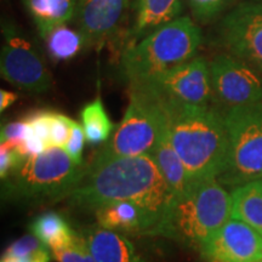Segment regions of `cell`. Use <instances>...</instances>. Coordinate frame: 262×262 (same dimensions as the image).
Wrapping results in <instances>:
<instances>
[{"label":"cell","instance_id":"6da1fadb","mask_svg":"<svg viewBox=\"0 0 262 262\" xmlns=\"http://www.w3.org/2000/svg\"><path fill=\"white\" fill-rule=\"evenodd\" d=\"M170 199L168 185L153 157L140 156L93 159L67 201L74 208L93 211L111 203H134L147 212L155 229Z\"/></svg>","mask_w":262,"mask_h":262},{"label":"cell","instance_id":"7a4b0ae2","mask_svg":"<svg viewBox=\"0 0 262 262\" xmlns=\"http://www.w3.org/2000/svg\"><path fill=\"white\" fill-rule=\"evenodd\" d=\"M156 97L165 117L169 139L185 164L192 183L219 180L227 159L224 113L216 107L176 102L158 95Z\"/></svg>","mask_w":262,"mask_h":262},{"label":"cell","instance_id":"3957f363","mask_svg":"<svg viewBox=\"0 0 262 262\" xmlns=\"http://www.w3.org/2000/svg\"><path fill=\"white\" fill-rule=\"evenodd\" d=\"M231 217V193L217 179L203 180L193 182L182 196L170 201L150 235L201 251Z\"/></svg>","mask_w":262,"mask_h":262},{"label":"cell","instance_id":"277c9868","mask_svg":"<svg viewBox=\"0 0 262 262\" xmlns=\"http://www.w3.org/2000/svg\"><path fill=\"white\" fill-rule=\"evenodd\" d=\"M202 32L189 16L157 29L120 57V74L129 85L148 83L195 58Z\"/></svg>","mask_w":262,"mask_h":262},{"label":"cell","instance_id":"5b68a950","mask_svg":"<svg viewBox=\"0 0 262 262\" xmlns=\"http://www.w3.org/2000/svg\"><path fill=\"white\" fill-rule=\"evenodd\" d=\"M88 165L78 164L61 147H51L28 157L14 173L3 181V194L12 201L40 204L58 202L74 191Z\"/></svg>","mask_w":262,"mask_h":262},{"label":"cell","instance_id":"8992f818","mask_svg":"<svg viewBox=\"0 0 262 262\" xmlns=\"http://www.w3.org/2000/svg\"><path fill=\"white\" fill-rule=\"evenodd\" d=\"M129 95L122 123L94 159L150 156L165 134V117L156 95L136 85Z\"/></svg>","mask_w":262,"mask_h":262},{"label":"cell","instance_id":"52a82bcc","mask_svg":"<svg viewBox=\"0 0 262 262\" xmlns=\"http://www.w3.org/2000/svg\"><path fill=\"white\" fill-rule=\"evenodd\" d=\"M227 159L219 178L237 187L262 179V102L225 110Z\"/></svg>","mask_w":262,"mask_h":262},{"label":"cell","instance_id":"ba28073f","mask_svg":"<svg viewBox=\"0 0 262 262\" xmlns=\"http://www.w3.org/2000/svg\"><path fill=\"white\" fill-rule=\"evenodd\" d=\"M4 44L0 58L2 77L18 89L29 93H45L52 78L39 52L14 25L3 26Z\"/></svg>","mask_w":262,"mask_h":262},{"label":"cell","instance_id":"9c48e42d","mask_svg":"<svg viewBox=\"0 0 262 262\" xmlns=\"http://www.w3.org/2000/svg\"><path fill=\"white\" fill-rule=\"evenodd\" d=\"M217 40L228 54L262 74L261 3H241L225 14L217 26Z\"/></svg>","mask_w":262,"mask_h":262},{"label":"cell","instance_id":"30bf717a","mask_svg":"<svg viewBox=\"0 0 262 262\" xmlns=\"http://www.w3.org/2000/svg\"><path fill=\"white\" fill-rule=\"evenodd\" d=\"M212 98L225 110L262 102V78L255 68L231 54L209 62Z\"/></svg>","mask_w":262,"mask_h":262},{"label":"cell","instance_id":"8fae6325","mask_svg":"<svg viewBox=\"0 0 262 262\" xmlns=\"http://www.w3.org/2000/svg\"><path fill=\"white\" fill-rule=\"evenodd\" d=\"M135 85L146 88L165 100L194 106H210L214 100L209 62L201 57L193 58L155 80Z\"/></svg>","mask_w":262,"mask_h":262},{"label":"cell","instance_id":"7c38bea8","mask_svg":"<svg viewBox=\"0 0 262 262\" xmlns=\"http://www.w3.org/2000/svg\"><path fill=\"white\" fill-rule=\"evenodd\" d=\"M199 254L204 262H257L262 260V235L231 217Z\"/></svg>","mask_w":262,"mask_h":262},{"label":"cell","instance_id":"4fadbf2b","mask_svg":"<svg viewBox=\"0 0 262 262\" xmlns=\"http://www.w3.org/2000/svg\"><path fill=\"white\" fill-rule=\"evenodd\" d=\"M129 4L130 0H79L75 19L88 48L101 49L116 37Z\"/></svg>","mask_w":262,"mask_h":262},{"label":"cell","instance_id":"5bb4252c","mask_svg":"<svg viewBox=\"0 0 262 262\" xmlns=\"http://www.w3.org/2000/svg\"><path fill=\"white\" fill-rule=\"evenodd\" d=\"M185 0H134L133 24L124 37L123 52L157 29L181 17Z\"/></svg>","mask_w":262,"mask_h":262},{"label":"cell","instance_id":"9a60e30c","mask_svg":"<svg viewBox=\"0 0 262 262\" xmlns=\"http://www.w3.org/2000/svg\"><path fill=\"white\" fill-rule=\"evenodd\" d=\"M97 226L117 233L149 235L153 224L147 212L129 202L111 203L94 210Z\"/></svg>","mask_w":262,"mask_h":262},{"label":"cell","instance_id":"2e32d148","mask_svg":"<svg viewBox=\"0 0 262 262\" xmlns=\"http://www.w3.org/2000/svg\"><path fill=\"white\" fill-rule=\"evenodd\" d=\"M96 262H147L126 235L98 226L81 231Z\"/></svg>","mask_w":262,"mask_h":262},{"label":"cell","instance_id":"e0dca14e","mask_svg":"<svg viewBox=\"0 0 262 262\" xmlns=\"http://www.w3.org/2000/svg\"><path fill=\"white\" fill-rule=\"evenodd\" d=\"M150 156L155 159L160 173L168 185L171 199L180 198L185 194L191 187L192 181L185 164L180 158L169 139L168 130L165 131L162 140L159 141L158 146L156 147L155 152Z\"/></svg>","mask_w":262,"mask_h":262},{"label":"cell","instance_id":"ac0fdd59","mask_svg":"<svg viewBox=\"0 0 262 262\" xmlns=\"http://www.w3.org/2000/svg\"><path fill=\"white\" fill-rule=\"evenodd\" d=\"M40 37L44 39L52 29L67 25L75 18L79 0H22Z\"/></svg>","mask_w":262,"mask_h":262},{"label":"cell","instance_id":"d6986e66","mask_svg":"<svg viewBox=\"0 0 262 262\" xmlns=\"http://www.w3.org/2000/svg\"><path fill=\"white\" fill-rule=\"evenodd\" d=\"M231 198L232 219L243 221L262 235V179L234 187Z\"/></svg>","mask_w":262,"mask_h":262},{"label":"cell","instance_id":"ffe728a7","mask_svg":"<svg viewBox=\"0 0 262 262\" xmlns=\"http://www.w3.org/2000/svg\"><path fill=\"white\" fill-rule=\"evenodd\" d=\"M32 234L38 237L50 249L64 247L73 241L75 231L63 216L54 211L44 212L29 225Z\"/></svg>","mask_w":262,"mask_h":262},{"label":"cell","instance_id":"44dd1931","mask_svg":"<svg viewBox=\"0 0 262 262\" xmlns=\"http://www.w3.org/2000/svg\"><path fill=\"white\" fill-rule=\"evenodd\" d=\"M49 57L55 62H66L77 57L85 48L86 40L79 29L62 25L54 28L44 38Z\"/></svg>","mask_w":262,"mask_h":262},{"label":"cell","instance_id":"7402d4cb","mask_svg":"<svg viewBox=\"0 0 262 262\" xmlns=\"http://www.w3.org/2000/svg\"><path fill=\"white\" fill-rule=\"evenodd\" d=\"M80 118L85 137L90 145L97 146L107 141L114 130L112 120L108 117L100 97L91 101L81 110Z\"/></svg>","mask_w":262,"mask_h":262},{"label":"cell","instance_id":"603a6c76","mask_svg":"<svg viewBox=\"0 0 262 262\" xmlns=\"http://www.w3.org/2000/svg\"><path fill=\"white\" fill-rule=\"evenodd\" d=\"M4 256L24 262H50L52 251L34 234H26L6 248Z\"/></svg>","mask_w":262,"mask_h":262},{"label":"cell","instance_id":"cb8c5ba5","mask_svg":"<svg viewBox=\"0 0 262 262\" xmlns=\"http://www.w3.org/2000/svg\"><path fill=\"white\" fill-rule=\"evenodd\" d=\"M51 251L52 257L57 262H96L81 232H75L70 244L51 249Z\"/></svg>","mask_w":262,"mask_h":262},{"label":"cell","instance_id":"d4e9b609","mask_svg":"<svg viewBox=\"0 0 262 262\" xmlns=\"http://www.w3.org/2000/svg\"><path fill=\"white\" fill-rule=\"evenodd\" d=\"M198 22L209 24L224 14L235 0H186Z\"/></svg>","mask_w":262,"mask_h":262},{"label":"cell","instance_id":"484cf974","mask_svg":"<svg viewBox=\"0 0 262 262\" xmlns=\"http://www.w3.org/2000/svg\"><path fill=\"white\" fill-rule=\"evenodd\" d=\"M74 120L63 114L51 112L50 123V141L51 147H61L64 148L66 143L71 135V129Z\"/></svg>","mask_w":262,"mask_h":262},{"label":"cell","instance_id":"4316f807","mask_svg":"<svg viewBox=\"0 0 262 262\" xmlns=\"http://www.w3.org/2000/svg\"><path fill=\"white\" fill-rule=\"evenodd\" d=\"M26 158L16 147L9 143L0 145V178L3 181L17 170Z\"/></svg>","mask_w":262,"mask_h":262},{"label":"cell","instance_id":"83f0119b","mask_svg":"<svg viewBox=\"0 0 262 262\" xmlns=\"http://www.w3.org/2000/svg\"><path fill=\"white\" fill-rule=\"evenodd\" d=\"M27 131L28 123L26 118L10 122L2 126L0 141H2V143H9V145L18 148L24 143L26 136H27Z\"/></svg>","mask_w":262,"mask_h":262},{"label":"cell","instance_id":"f1b7e54d","mask_svg":"<svg viewBox=\"0 0 262 262\" xmlns=\"http://www.w3.org/2000/svg\"><path fill=\"white\" fill-rule=\"evenodd\" d=\"M85 140H86V137H85L83 126L79 125L77 122H74L73 126L71 129L70 139H68L67 143L64 146V150L78 164H84L83 150Z\"/></svg>","mask_w":262,"mask_h":262},{"label":"cell","instance_id":"f546056e","mask_svg":"<svg viewBox=\"0 0 262 262\" xmlns=\"http://www.w3.org/2000/svg\"><path fill=\"white\" fill-rule=\"evenodd\" d=\"M16 100H17V95L15 93H11V91L3 89L0 91V111L4 112L6 108L11 106Z\"/></svg>","mask_w":262,"mask_h":262},{"label":"cell","instance_id":"4dcf8cb0","mask_svg":"<svg viewBox=\"0 0 262 262\" xmlns=\"http://www.w3.org/2000/svg\"><path fill=\"white\" fill-rule=\"evenodd\" d=\"M2 262H24V261H19L17 258H12V257H8V256H3Z\"/></svg>","mask_w":262,"mask_h":262},{"label":"cell","instance_id":"1f68e13d","mask_svg":"<svg viewBox=\"0 0 262 262\" xmlns=\"http://www.w3.org/2000/svg\"><path fill=\"white\" fill-rule=\"evenodd\" d=\"M253 2H256V3H261V4H262V0H253Z\"/></svg>","mask_w":262,"mask_h":262},{"label":"cell","instance_id":"d6a6232c","mask_svg":"<svg viewBox=\"0 0 262 262\" xmlns=\"http://www.w3.org/2000/svg\"><path fill=\"white\" fill-rule=\"evenodd\" d=\"M257 262H262V260H260V261H257Z\"/></svg>","mask_w":262,"mask_h":262}]
</instances>
